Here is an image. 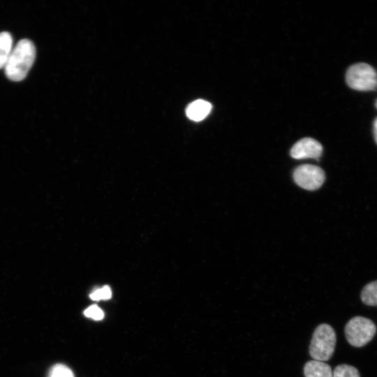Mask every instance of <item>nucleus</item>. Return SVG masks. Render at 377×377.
<instances>
[{"instance_id":"16","label":"nucleus","mask_w":377,"mask_h":377,"mask_svg":"<svg viewBox=\"0 0 377 377\" xmlns=\"http://www.w3.org/2000/svg\"><path fill=\"white\" fill-rule=\"evenodd\" d=\"M376 108H377V101H376Z\"/></svg>"},{"instance_id":"11","label":"nucleus","mask_w":377,"mask_h":377,"mask_svg":"<svg viewBox=\"0 0 377 377\" xmlns=\"http://www.w3.org/2000/svg\"><path fill=\"white\" fill-rule=\"evenodd\" d=\"M333 377H360L358 370L348 364H339L334 369Z\"/></svg>"},{"instance_id":"10","label":"nucleus","mask_w":377,"mask_h":377,"mask_svg":"<svg viewBox=\"0 0 377 377\" xmlns=\"http://www.w3.org/2000/svg\"><path fill=\"white\" fill-rule=\"evenodd\" d=\"M362 302L368 306H377V281L367 284L361 292Z\"/></svg>"},{"instance_id":"9","label":"nucleus","mask_w":377,"mask_h":377,"mask_svg":"<svg viewBox=\"0 0 377 377\" xmlns=\"http://www.w3.org/2000/svg\"><path fill=\"white\" fill-rule=\"evenodd\" d=\"M13 38L10 33H0V68H4L13 50Z\"/></svg>"},{"instance_id":"14","label":"nucleus","mask_w":377,"mask_h":377,"mask_svg":"<svg viewBox=\"0 0 377 377\" xmlns=\"http://www.w3.org/2000/svg\"><path fill=\"white\" fill-rule=\"evenodd\" d=\"M84 314L86 317L92 318L95 320H101L104 317L103 310L96 304L89 306L84 311Z\"/></svg>"},{"instance_id":"5","label":"nucleus","mask_w":377,"mask_h":377,"mask_svg":"<svg viewBox=\"0 0 377 377\" xmlns=\"http://www.w3.org/2000/svg\"><path fill=\"white\" fill-rule=\"evenodd\" d=\"M295 183L300 187L309 190L319 188L325 182L324 171L319 167L304 164L297 167L293 172Z\"/></svg>"},{"instance_id":"2","label":"nucleus","mask_w":377,"mask_h":377,"mask_svg":"<svg viewBox=\"0 0 377 377\" xmlns=\"http://www.w3.org/2000/svg\"><path fill=\"white\" fill-rule=\"evenodd\" d=\"M336 333L328 324L322 323L315 329L309 346L311 357L317 361L329 360L335 349Z\"/></svg>"},{"instance_id":"8","label":"nucleus","mask_w":377,"mask_h":377,"mask_svg":"<svg viewBox=\"0 0 377 377\" xmlns=\"http://www.w3.org/2000/svg\"><path fill=\"white\" fill-rule=\"evenodd\" d=\"M305 377H333L332 369L324 362L317 360L308 361L304 367Z\"/></svg>"},{"instance_id":"15","label":"nucleus","mask_w":377,"mask_h":377,"mask_svg":"<svg viewBox=\"0 0 377 377\" xmlns=\"http://www.w3.org/2000/svg\"><path fill=\"white\" fill-rule=\"evenodd\" d=\"M374 135L376 142L377 143V118L375 119L374 122Z\"/></svg>"},{"instance_id":"1","label":"nucleus","mask_w":377,"mask_h":377,"mask_svg":"<svg viewBox=\"0 0 377 377\" xmlns=\"http://www.w3.org/2000/svg\"><path fill=\"white\" fill-rule=\"evenodd\" d=\"M36 57V47L29 39H22L13 48L4 66L6 77L14 82L22 80L31 68Z\"/></svg>"},{"instance_id":"4","label":"nucleus","mask_w":377,"mask_h":377,"mask_svg":"<svg viewBox=\"0 0 377 377\" xmlns=\"http://www.w3.org/2000/svg\"><path fill=\"white\" fill-rule=\"evenodd\" d=\"M346 81L350 88L357 91L374 90L377 87V73L367 64H355L347 70Z\"/></svg>"},{"instance_id":"6","label":"nucleus","mask_w":377,"mask_h":377,"mask_svg":"<svg viewBox=\"0 0 377 377\" xmlns=\"http://www.w3.org/2000/svg\"><path fill=\"white\" fill-rule=\"evenodd\" d=\"M323 152V147L313 138H305L297 141L291 148L290 155L296 159H318Z\"/></svg>"},{"instance_id":"13","label":"nucleus","mask_w":377,"mask_h":377,"mask_svg":"<svg viewBox=\"0 0 377 377\" xmlns=\"http://www.w3.org/2000/svg\"><path fill=\"white\" fill-rule=\"evenodd\" d=\"M90 298L94 301L109 300L112 297V291L108 286H104L101 288L95 290L89 295Z\"/></svg>"},{"instance_id":"12","label":"nucleus","mask_w":377,"mask_h":377,"mask_svg":"<svg viewBox=\"0 0 377 377\" xmlns=\"http://www.w3.org/2000/svg\"><path fill=\"white\" fill-rule=\"evenodd\" d=\"M49 377H74V374L67 366L57 364L52 367Z\"/></svg>"},{"instance_id":"7","label":"nucleus","mask_w":377,"mask_h":377,"mask_svg":"<svg viewBox=\"0 0 377 377\" xmlns=\"http://www.w3.org/2000/svg\"><path fill=\"white\" fill-rule=\"evenodd\" d=\"M212 104L205 100L198 99L188 105L186 108L187 117L195 121L205 119L212 110Z\"/></svg>"},{"instance_id":"3","label":"nucleus","mask_w":377,"mask_h":377,"mask_svg":"<svg viewBox=\"0 0 377 377\" xmlns=\"http://www.w3.org/2000/svg\"><path fill=\"white\" fill-rule=\"evenodd\" d=\"M344 330L346 338L351 346L362 347L374 338L376 327L371 320L355 316L348 321Z\"/></svg>"}]
</instances>
